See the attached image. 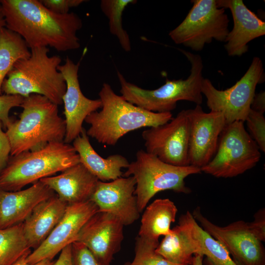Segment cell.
Returning a JSON list of instances; mask_svg holds the SVG:
<instances>
[{
	"instance_id": "cell-1",
	"label": "cell",
	"mask_w": 265,
	"mask_h": 265,
	"mask_svg": "<svg viewBox=\"0 0 265 265\" xmlns=\"http://www.w3.org/2000/svg\"><path fill=\"white\" fill-rule=\"evenodd\" d=\"M6 27L20 35L29 48H53L58 52L79 49L82 26L74 12L59 14L38 0H0Z\"/></svg>"
},
{
	"instance_id": "cell-2",
	"label": "cell",
	"mask_w": 265,
	"mask_h": 265,
	"mask_svg": "<svg viewBox=\"0 0 265 265\" xmlns=\"http://www.w3.org/2000/svg\"><path fill=\"white\" fill-rule=\"evenodd\" d=\"M102 109L94 111L84 121L90 125L87 135L104 145H115L126 133L145 127H155L169 122L171 112L157 113L145 110L116 94L104 83L99 93Z\"/></svg>"
},
{
	"instance_id": "cell-3",
	"label": "cell",
	"mask_w": 265,
	"mask_h": 265,
	"mask_svg": "<svg viewBox=\"0 0 265 265\" xmlns=\"http://www.w3.org/2000/svg\"><path fill=\"white\" fill-rule=\"evenodd\" d=\"M21 107L19 119L6 128L11 156L38 150L51 142L64 141L66 123L59 115L57 105L43 96L32 94L24 97Z\"/></svg>"
},
{
	"instance_id": "cell-4",
	"label": "cell",
	"mask_w": 265,
	"mask_h": 265,
	"mask_svg": "<svg viewBox=\"0 0 265 265\" xmlns=\"http://www.w3.org/2000/svg\"><path fill=\"white\" fill-rule=\"evenodd\" d=\"M30 50V56L18 60L8 74L2 84V92L23 97L39 94L57 106L62 104L66 84L57 69L61 58L57 55L50 56L48 47Z\"/></svg>"
},
{
	"instance_id": "cell-5",
	"label": "cell",
	"mask_w": 265,
	"mask_h": 265,
	"mask_svg": "<svg viewBox=\"0 0 265 265\" xmlns=\"http://www.w3.org/2000/svg\"><path fill=\"white\" fill-rule=\"evenodd\" d=\"M80 162L73 146L64 141L51 142L37 150L10 156L0 173V189L20 190Z\"/></svg>"
},
{
	"instance_id": "cell-6",
	"label": "cell",
	"mask_w": 265,
	"mask_h": 265,
	"mask_svg": "<svg viewBox=\"0 0 265 265\" xmlns=\"http://www.w3.org/2000/svg\"><path fill=\"white\" fill-rule=\"evenodd\" d=\"M191 64L190 74L186 80H169L158 88L147 90L128 81L117 72L122 96L128 102L145 110L157 112H171L180 101L202 103L201 84L203 64L198 54L180 50Z\"/></svg>"
},
{
	"instance_id": "cell-7",
	"label": "cell",
	"mask_w": 265,
	"mask_h": 265,
	"mask_svg": "<svg viewBox=\"0 0 265 265\" xmlns=\"http://www.w3.org/2000/svg\"><path fill=\"white\" fill-rule=\"evenodd\" d=\"M123 176H133L136 182L134 194L141 212L150 200L157 193L171 190L189 193L185 179L188 176L201 172L200 168L191 165L178 166L166 163L142 150L136 154V159L129 163Z\"/></svg>"
},
{
	"instance_id": "cell-8",
	"label": "cell",
	"mask_w": 265,
	"mask_h": 265,
	"mask_svg": "<svg viewBox=\"0 0 265 265\" xmlns=\"http://www.w3.org/2000/svg\"><path fill=\"white\" fill-rule=\"evenodd\" d=\"M261 157L259 148L243 122L236 121L226 124L214 156L201 170L216 178H232L253 168Z\"/></svg>"
},
{
	"instance_id": "cell-9",
	"label": "cell",
	"mask_w": 265,
	"mask_h": 265,
	"mask_svg": "<svg viewBox=\"0 0 265 265\" xmlns=\"http://www.w3.org/2000/svg\"><path fill=\"white\" fill-rule=\"evenodd\" d=\"M193 6L182 22L169 36L177 44L195 51L203 50L212 39L225 42L229 32V19L225 9L216 0H193Z\"/></svg>"
},
{
	"instance_id": "cell-10",
	"label": "cell",
	"mask_w": 265,
	"mask_h": 265,
	"mask_svg": "<svg viewBox=\"0 0 265 265\" xmlns=\"http://www.w3.org/2000/svg\"><path fill=\"white\" fill-rule=\"evenodd\" d=\"M265 80L262 60L254 57L248 70L233 86L224 90L216 89L208 79H203L201 92L211 111L222 113L226 124L245 122L250 110L256 86Z\"/></svg>"
},
{
	"instance_id": "cell-11",
	"label": "cell",
	"mask_w": 265,
	"mask_h": 265,
	"mask_svg": "<svg viewBox=\"0 0 265 265\" xmlns=\"http://www.w3.org/2000/svg\"><path fill=\"white\" fill-rule=\"evenodd\" d=\"M192 214L202 228L225 247L237 265H265L263 241L250 222L238 220L219 226L205 217L199 207Z\"/></svg>"
},
{
	"instance_id": "cell-12",
	"label": "cell",
	"mask_w": 265,
	"mask_h": 265,
	"mask_svg": "<svg viewBox=\"0 0 265 265\" xmlns=\"http://www.w3.org/2000/svg\"><path fill=\"white\" fill-rule=\"evenodd\" d=\"M189 121L187 110L179 112L169 122L143 131L146 152L173 165H189Z\"/></svg>"
},
{
	"instance_id": "cell-13",
	"label": "cell",
	"mask_w": 265,
	"mask_h": 265,
	"mask_svg": "<svg viewBox=\"0 0 265 265\" xmlns=\"http://www.w3.org/2000/svg\"><path fill=\"white\" fill-rule=\"evenodd\" d=\"M189 121V165L201 168L214 156L226 123L221 112H204L200 105L187 109Z\"/></svg>"
},
{
	"instance_id": "cell-14",
	"label": "cell",
	"mask_w": 265,
	"mask_h": 265,
	"mask_svg": "<svg viewBox=\"0 0 265 265\" xmlns=\"http://www.w3.org/2000/svg\"><path fill=\"white\" fill-rule=\"evenodd\" d=\"M98 211L91 200L68 204L61 219L44 241L26 257L34 264L45 259L53 260L66 246L76 241L81 228Z\"/></svg>"
},
{
	"instance_id": "cell-15",
	"label": "cell",
	"mask_w": 265,
	"mask_h": 265,
	"mask_svg": "<svg viewBox=\"0 0 265 265\" xmlns=\"http://www.w3.org/2000/svg\"><path fill=\"white\" fill-rule=\"evenodd\" d=\"M124 225L119 218L98 211L84 224L76 241L83 243L103 265H110L121 249Z\"/></svg>"
},
{
	"instance_id": "cell-16",
	"label": "cell",
	"mask_w": 265,
	"mask_h": 265,
	"mask_svg": "<svg viewBox=\"0 0 265 265\" xmlns=\"http://www.w3.org/2000/svg\"><path fill=\"white\" fill-rule=\"evenodd\" d=\"M80 62L75 63L68 56L57 69L63 76L66 89L62 98L64 104L66 133L64 142L69 144L82 131L83 122L91 113L102 107L100 99L92 100L82 93L79 81Z\"/></svg>"
},
{
	"instance_id": "cell-17",
	"label": "cell",
	"mask_w": 265,
	"mask_h": 265,
	"mask_svg": "<svg viewBox=\"0 0 265 265\" xmlns=\"http://www.w3.org/2000/svg\"><path fill=\"white\" fill-rule=\"evenodd\" d=\"M136 182L133 176L120 177L109 182L98 181L90 197L98 211L117 217L124 226L137 220L140 216L134 194Z\"/></svg>"
},
{
	"instance_id": "cell-18",
	"label": "cell",
	"mask_w": 265,
	"mask_h": 265,
	"mask_svg": "<svg viewBox=\"0 0 265 265\" xmlns=\"http://www.w3.org/2000/svg\"><path fill=\"white\" fill-rule=\"evenodd\" d=\"M218 7L230 9L234 22L224 47L229 56H240L248 50V44L265 34V23L249 9L242 0H216Z\"/></svg>"
},
{
	"instance_id": "cell-19",
	"label": "cell",
	"mask_w": 265,
	"mask_h": 265,
	"mask_svg": "<svg viewBox=\"0 0 265 265\" xmlns=\"http://www.w3.org/2000/svg\"><path fill=\"white\" fill-rule=\"evenodd\" d=\"M55 195L39 181L29 187L15 191L0 189V229L23 223L40 202Z\"/></svg>"
},
{
	"instance_id": "cell-20",
	"label": "cell",
	"mask_w": 265,
	"mask_h": 265,
	"mask_svg": "<svg viewBox=\"0 0 265 265\" xmlns=\"http://www.w3.org/2000/svg\"><path fill=\"white\" fill-rule=\"evenodd\" d=\"M67 205L90 200L99 180L80 162L39 180Z\"/></svg>"
},
{
	"instance_id": "cell-21",
	"label": "cell",
	"mask_w": 265,
	"mask_h": 265,
	"mask_svg": "<svg viewBox=\"0 0 265 265\" xmlns=\"http://www.w3.org/2000/svg\"><path fill=\"white\" fill-rule=\"evenodd\" d=\"M67 204L55 195L40 202L23 222L25 236L30 248H37L63 217Z\"/></svg>"
},
{
	"instance_id": "cell-22",
	"label": "cell",
	"mask_w": 265,
	"mask_h": 265,
	"mask_svg": "<svg viewBox=\"0 0 265 265\" xmlns=\"http://www.w3.org/2000/svg\"><path fill=\"white\" fill-rule=\"evenodd\" d=\"M73 142L80 162L99 181H113L122 177V169L129 165L127 159L119 154L111 155L106 159L100 156L91 145L84 128Z\"/></svg>"
},
{
	"instance_id": "cell-23",
	"label": "cell",
	"mask_w": 265,
	"mask_h": 265,
	"mask_svg": "<svg viewBox=\"0 0 265 265\" xmlns=\"http://www.w3.org/2000/svg\"><path fill=\"white\" fill-rule=\"evenodd\" d=\"M177 212V207L170 199L155 200L142 215L138 236L159 245V236L170 233V225L175 222Z\"/></svg>"
},
{
	"instance_id": "cell-24",
	"label": "cell",
	"mask_w": 265,
	"mask_h": 265,
	"mask_svg": "<svg viewBox=\"0 0 265 265\" xmlns=\"http://www.w3.org/2000/svg\"><path fill=\"white\" fill-rule=\"evenodd\" d=\"M167 261L181 265H192L195 251L187 224L182 215L179 224L164 236L155 250Z\"/></svg>"
},
{
	"instance_id": "cell-25",
	"label": "cell",
	"mask_w": 265,
	"mask_h": 265,
	"mask_svg": "<svg viewBox=\"0 0 265 265\" xmlns=\"http://www.w3.org/2000/svg\"><path fill=\"white\" fill-rule=\"evenodd\" d=\"M185 216L193 240L195 254L205 255L217 265H237L225 247L205 231L187 211Z\"/></svg>"
},
{
	"instance_id": "cell-26",
	"label": "cell",
	"mask_w": 265,
	"mask_h": 265,
	"mask_svg": "<svg viewBox=\"0 0 265 265\" xmlns=\"http://www.w3.org/2000/svg\"><path fill=\"white\" fill-rule=\"evenodd\" d=\"M30 50L22 37L6 27L0 29V95L8 74L19 60L30 55Z\"/></svg>"
},
{
	"instance_id": "cell-27",
	"label": "cell",
	"mask_w": 265,
	"mask_h": 265,
	"mask_svg": "<svg viewBox=\"0 0 265 265\" xmlns=\"http://www.w3.org/2000/svg\"><path fill=\"white\" fill-rule=\"evenodd\" d=\"M23 230V223L0 229V265H12L31 253Z\"/></svg>"
},
{
	"instance_id": "cell-28",
	"label": "cell",
	"mask_w": 265,
	"mask_h": 265,
	"mask_svg": "<svg viewBox=\"0 0 265 265\" xmlns=\"http://www.w3.org/2000/svg\"><path fill=\"white\" fill-rule=\"evenodd\" d=\"M136 2L134 0H102L100 2L101 10L108 20L110 33L117 37L126 52L131 51V44L127 32L123 27V12L128 5Z\"/></svg>"
},
{
	"instance_id": "cell-29",
	"label": "cell",
	"mask_w": 265,
	"mask_h": 265,
	"mask_svg": "<svg viewBox=\"0 0 265 265\" xmlns=\"http://www.w3.org/2000/svg\"><path fill=\"white\" fill-rule=\"evenodd\" d=\"M158 245L138 236L134 258L125 265H181L172 263L157 253L155 250Z\"/></svg>"
},
{
	"instance_id": "cell-30",
	"label": "cell",
	"mask_w": 265,
	"mask_h": 265,
	"mask_svg": "<svg viewBox=\"0 0 265 265\" xmlns=\"http://www.w3.org/2000/svg\"><path fill=\"white\" fill-rule=\"evenodd\" d=\"M249 135L258 146L265 152V118L264 114L250 109L245 119Z\"/></svg>"
},
{
	"instance_id": "cell-31",
	"label": "cell",
	"mask_w": 265,
	"mask_h": 265,
	"mask_svg": "<svg viewBox=\"0 0 265 265\" xmlns=\"http://www.w3.org/2000/svg\"><path fill=\"white\" fill-rule=\"evenodd\" d=\"M73 265H103L83 243L75 241L71 243Z\"/></svg>"
},
{
	"instance_id": "cell-32",
	"label": "cell",
	"mask_w": 265,
	"mask_h": 265,
	"mask_svg": "<svg viewBox=\"0 0 265 265\" xmlns=\"http://www.w3.org/2000/svg\"><path fill=\"white\" fill-rule=\"evenodd\" d=\"M24 97L18 95L3 94L0 95V120L3 128L10 124L12 120L9 116L10 110L14 107L21 106Z\"/></svg>"
},
{
	"instance_id": "cell-33",
	"label": "cell",
	"mask_w": 265,
	"mask_h": 265,
	"mask_svg": "<svg viewBox=\"0 0 265 265\" xmlns=\"http://www.w3.org/2000/svg\"><path fill=\"white\" fill-rule=\"evenodd\" d=\"M43 5L53 12L59 14L69 13L72 7H77L85 1L83 0H42Z\"/></svg>"
},
{
	"instance_id": "cell-34",
	"label": "cell",
	"mask_w": 265,
	"mask_h": 265,
	"mask_svg": "<svg viewBox=\"0 0 265 265\" xmlns=\"http://www.w3.org/2000/svg\"><path fill=\"white\" fill-rule=\"evenodd\" d=\"M3 127L0 120V173L4 168L10 156V145L6 132L2 130Z\"/></svg>"
},
{
	"instance_id": "cell-35",
	"label": "cell",
	"mask_w": 265,
	"mask_h": 265,
	"mask_svg": "<svg viewBox=\"0 0 265 265\" xmlns=\"http://www.w3.org/2000/svg\"><path fill=\"white\" fill-rule=\"evenodd\" d=\"M253 228L263 241L265 240V211L262 209L258 212L255 216L254 220L250 222Z\"/></svg>"
},
{
	"instance_id": "cell-36",
	"label": "cell",
	"mask_w": 265,
	"mask_h": 265,
	"mask_svg": "<svg viewBox=\"0 0 265 265\" xmlns=\"http://www.w3.org/2000/svg\"><path fill=\"white\" fill-rule=\"evenodd\" d=\"M250 109L264 114L265 111V92L261 91L255 93L252 101Z\"/></svg>"
},
{
	"instance_id": "cell-37",
	"label": "cell",
	"mask_w": 265,
	"mask_h": 265,
	"mask_svg": "<svg viewBox=\"0 0 265 265\" xmlns=\"http://www.w3.org/2000/svg\"><path fill=\"white\" fill-rule=\"evenodd\" d=\"M53 265H73L71 257V244L66 246L60 252L57 260Z\"/></svg>"
},
{
	"instance_id": "cell-38",
	"label": "cell",
	"mask_w": 265,
	"mask_h": 265,
	"mask_svg": "<svg viewBox=\"0 0 265 265\" xmlns=\"http://www.w3.org/2000/svg\"><path fill=\"white\" fill-rule=\"evenodd\" d=\"M26 254L17 261L12 265H53L54 261L50 259H45L34 264L26 262V257L29 255Z\"/></svg>"
},
{
	"instance_id": "cell-39",
	"label": "cell",
	"mask_w": 265,
	"mask_h": 265,
	"mask_svg": "<svg viewBox=\"0 0 265 265\" xmlns=\"http://www.w3.org/2000/svg\"><path fill=\"white\" fill-rule=\"evenodd\" d=\"M203 256L199 254H195L192 265H203Z\"/></svg>"
},
{
	"instance_id": "cell-40",
	"label": "cell",
	"mask_w": 265,
	"mask_h": 265,
	"mask_svg": "<svg viewBox=\"0 0 265 265\" xmlns=\"http://www.w3.org/2000/svg\"><path fill=\"white\" fill-rule=\"evenodd\" d=\"M6 27V22L3 14L2 6L0 3V29Z\"/></svg>"
},
{
	"instance_id": "cell-41",
	"label": "cell",
	"mask_w": 265,
	"mask_h": 265,
	"mask_svg": "<svg viewBox=\"0 0 265 265\" xmlns=\"http://www.w3.org/2000/svg\"><path fill=\"white\" fill-rule=\"evenodd\" d=\"M204 265H217L207 258H206L204 260Z\"/></svg>"
}]
</instances>
